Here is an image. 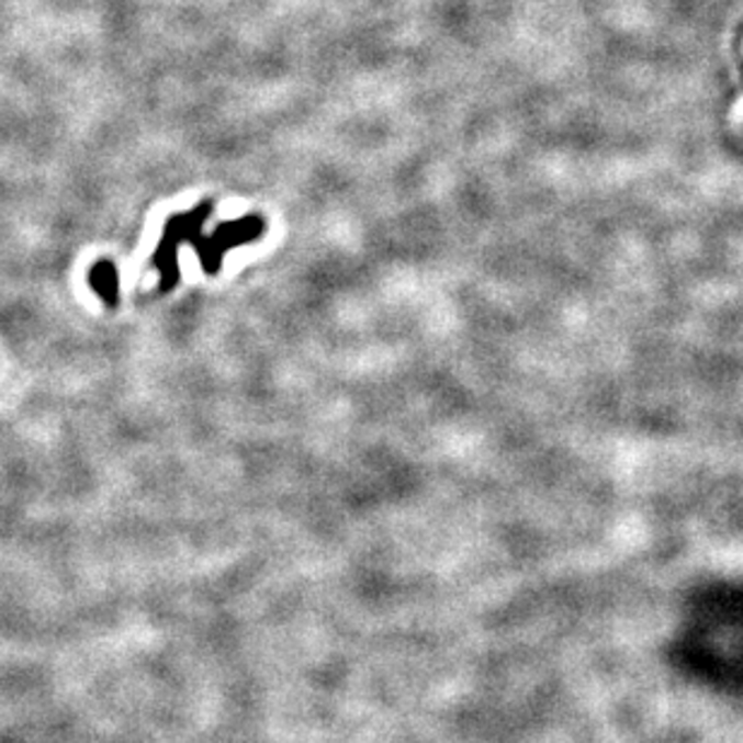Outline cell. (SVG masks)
Instances as JSON below:
<instances>
[{
  "label": "cell",
  "instance_id": "6da1fadb",
  "mask_svg": "<svg viewBox=\"0 0 743 743\" xmlns=\"http://www.w3.org/2000/svg\"><path fill=\"white\" fill-rule=\"evenodd\" d=\"M212 210H214L212 200H203V203L193 207L191 212L173 214V217L164 222L159 246H157L155 256H153V266L161 274V280H159V292L161 294L171 292V289L179 284V280H181L179 248L183 244H193L195 238L203 234V226L212 214Z\"/></svg>",
  "mask_w": 743,
  "mask_h": 743
},
{
  "label": "cell",
  "instance_id": "7a4b0ae2",
  "mask_svg": "<svg viewBox=\"0 0 743 743\" xmlns=\"http://www.w3.org/2000/svg\"><path fill=\"white\" fill-rule=\"evenodd\" d=\"M266 232L268 222L262 219L260 214H246V217L217 224L214 232L207 236L200 234L191 246L195 248V254L200 258V268L207 274H217L222 270L224 256L229 254V250L258 241V238L266 236Z\"/></svg>",
  "mask_w": 743,
  "mask_h": 743
},
{
  "label": "cell",
  "instance_id": "3957f363",
  "mask_svg": "<svg viewBox=\"0 0 743 743\" xmlns=\"http://www.w3.org/2000/svg\"><path fill=\"white\" fill-rule=\"evenodd\" d=\"M87 280H90V286L97 292V296L104 301L106 308H116L119 306V294H121V286H119V270L113 266L111 260H97L94 266L90 268V274H87Z\"/></svg>",
  "mask_w": 743,
  "mask_h": 743
}]
</instances>
